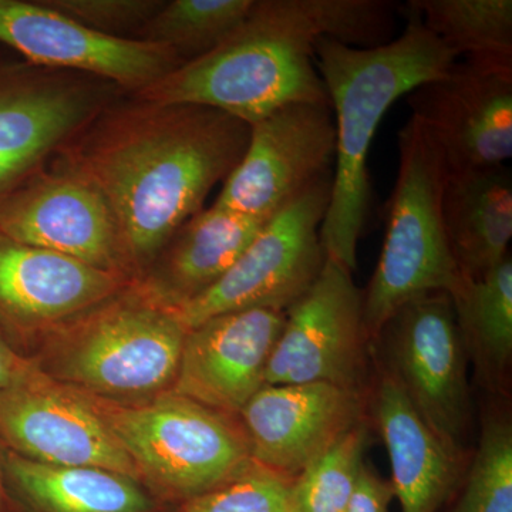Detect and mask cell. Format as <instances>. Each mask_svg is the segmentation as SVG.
I'll use <instances>...</instances> for the list:
<instances>
[{"label": "cell", "instance_id": "ffe728a7", "mask_svg": "<svg viewBox=\"0 0 512 512\" xmlns=\"http://www.w3.org/2000/svg\"><path fill=\"white\" fill-rule=\"evenodd\" d=\"M265 222L212 205L177 229L134 284L165 308H180L227 274Z\"/></svg>", "mask_w": 512, "mask_h": 512}, {"label": "cell", "instance_id": "277c9868", "mask_svg": "<svg viewBox=\"0 0 512 512\" xmlns=\"http://www.w3.org/2000/svg\"><path fill=\"white\" fill-rule=\"evenodd\" d=\"M187 329L136 284L50 332L42 372L77 392L138 397L173 387ZM35 362V360H33Z\"/></svg>", "mask_w": 512, "mask_h": 512}, {"label": "cell", "instance_id": "ba28073f", "mask_svg": "<svg viewBox=\"0 0 512 512\" xmlns=\"http://www.w3.org/2000/svg\"><path fill=\"white\" fill-rule=\"evenodd\" d=\"M332 181L333 174L320 178L272 215L217 284L173 309L184 328L245 309L288 311L311 288L325 264L319 231Z\"/></svg>", "mask_w": 512, "mask_h": 512}, {"label": "cell", "instance_id": "9a60e30c", "mask_svg": "<svg viewBox=\"0 0 512 512\" xmlns=\"http://www.w3.org/2000/svg\"><path fill=\"white\" fill-rule=\"evenodd\" d=\"M412 117L448 173L504 165L512 156V69L458 62L407 94Z\"/></svg>", "mask_w": 512, "mask_h": 512}, {"label": "cell", "instance_id": "8992f818", "mask_svg": "<svg viewBox=\"0 0 512 512\" xmlns=\"http://www.w3.org/2000/svg\"><path fill=\"white\" fill-rule=\"evenodd\" d=\"M94 404L160 503L183 504L252 461L238 419L170 390L137 406Z\"/></svg>", "mask_w": 512, "mask_h": 512}, {"label": "cell", "instance_id": "8fae6325", "mask_svg": "<svg viewBox=\"0 0 512 512\" xmlns=\"http://www.w3.org/2000/svg\"><path fill=\"white\" fill-rule=\"evenodd\" d=\"M0 234L133 281L109 205L63 158L0 194Z\"/></svg>", "mask_w": 512, "mask_h": 512}, {"label": "cell", "instance_id": "f1b7e54d", "mask_svg": "<svg viewBox=\"0 0 512 512\" xmlns=\"http://www.w3.org/2000/svg\"><path fill=\"white\" fill-rule=\"evenodd\" d=\"M43 3L86 28L116 37H124L121 33L127 30L140 33L164 5L160 0H43Z\"/></svg>", "mask_w": 512, "mask_h": 512}, {"label": "cell", "instance_id": "e0dca14e", "mask_svg": "<svg viewBox=\"0 0 512 512\" xmlns=\"http://www.w3.org/2000/svg\"><path fill=\"white\" fill-rule=\"evenodd\" d=\"M367 417V393L326 383L264 384L238 421L252 461L295 480Z\"/></svg>", "mask_w": 512, "mask_h": 512}, {"label": "cell", "instance_id": "484cf974", "mask_svg": "<svg viewBox=\"0 0 512 512\" xmlns=\"http://www.w3.org/2000/svg\"><path fill=\"white\" fill-rule=\"evenodd\" d=\"M447 512H512V420L507 407L481 417L477 447Z\"/></svg>", "mask_w": 512, "mask_h": 512}, {"label": "cell", "instance_id": "7a4b0ae2", "mask_svg": "<svg viewBox=\"0 0 512 512\" xmlns=\"http://www.w3.org/2000/svg\"><path fill=\"white\" fill-rule=\"evenodd\" d=\"M393 10L382 0H255L242 25L217 49L133 97L211 107L249 126L288 104L330 107L316 69V42L382 46L392 40Z\"/></svg>", "mask_w": 512, "mask_h": 512}, {"label": "cell", "instance_id": "1f68e13d", "mask_svg": "<svg viewBox=\"0 0 512 512\" xmlns=\"http://www.w3.org/2000/svg\"><path fill=\"white\" fill-rule=\"evenodd\" d=\"M0 512H18L6 485L5 473H3V446L0 444Z\"/></svg>", "mask_w": 512, "mask_h": 512}, {"label": "cell", "instance_id": "4316f807", "mask_svg": "<svg viewBox=\"0 0 512 512\" xmlns=\"http://www.w3.org/2000/svg\"><path fill=\"white\" fill-rule=\"evenodd\" d=\"M369 421L336 441L292 481L293 512H345L355 494L369 441Z\"/></svg>", "mask_w": 512, "mask_h": 512}, {"label": "cell", "instance_id": "2e32d148", "mask_svg": "<svg viewBox=\"0 0 512 512\" xmlns=\"http://www.w3.org/2000/svg\"><path fill=\"white\" fill-rule=\"evenodd\" d=\"M131 284L126 276L0 234V333L19 355Z\"/></svg>", "mask_w": 512, "mask_h": 512}, {"label": "cell", "instance_id": "603a6c76", "mask_svg": "<svg viewBox=\"0 0 512 512\" xmlns=\"http://www.w3.org/2000/svg\"><path fill=\"white\" fill-rule=\"evenodd\" d=\"M458 332L481 384L504 392L512 362V259L478 278L461 276L450 293Z\"/></svg>", "mask_w": 512, "mask_h": 512}, {"label": "cell", "instance_id": "5bb4252c", "mask_svg": "<svg viewBox=\"0 0 512 512\" xmlns=\"http://www.w3.org/2000/svg\"><path fill=\"white\" fill-rule=\"evenodd\" d=\"M0 42L35 66L99 77L133 94L183 66L171 47L103 35L43 0H0Z\"/></svg>", "mask_w": 512, "mask_h": 512}, {"label": "cell", "instance_id": "f546056e", "mask_svg": "<svg viewBox=\"0 0 512 512\" xmlns=\"http://www.w3.org/2000/svg\"><path fill=\"white\" fill-rule=\"evenodd\" d=\"M393 500L390 481L380 477L375 467L365 461L355 494L345 512H389Z\"/></svg>", "mask_w": 512, "mask_h": 512}, {"label": "cell", "instance_id": "d6986e66", "mask_svg": "<svg viewBox=\"0 0 512 512\" xmlns=\"http://www.w3.org/2000/svg\"><path fill=\"white\" fill-rule=\"evenodd\" d=\"M373 360L376 373L367 392V416L386 446L394 498L402 512H439L456 494L470 457L448 450L396 380Z\"/></svg>", "mask_w": 512, "mask_h": 512}, {"label": "cell", "instance_id": "3957f363", "mask_svg": "<svg viewBox=\"0 0 512 512\" xmlns=\"http://www.w3.org/2000/svg\"><path fill=\"white\" fill-rule=\"evenodd\" d=\"M402 35L382 46L353 47L332 39L315 46L316 69L335 113L336 157L328 211L320 225L325 258L357 268V247L369 214L367 158L377 127L394 101L443 76L457 57L402 6Z\"/></svg>", "mask_w": 512, "mask_h": 512}, {"label": "cell", "instance_id": "9c48e42d", "mask_svg": "<svg viewBox=\"0 0 512 512\" xmlns=\"http://www.w3.org/2000/svg\"><path fill=\"white\" fill-rule=\"evenodd\" d=\"M120 92L87 74L0 63V194L72 143Z\"/></svg>", "mask_w": 512, "mask_h": 512}, {"label": "cell", "instance_id": "4fadbf2b", "mask_svg": "<svg viewBox=\"0 0 512 512\" xmlns=\"http://www.w3.org/2000/svg\"><path fill=\"white\" fill-rule=\"evenodd\" d=\"M0 444L53 466L99 467L140 483L133 460L93 400L37 367L0 389Z\"/></svg>", "mask_w": 512, "mask_h": 512}, {"label": "cell", "instance_id": "44dd1931", "mask_svg": "<svg viewBox=\"0 0 512 512\" xmlns=\"http://www.w3.org/2000/svg\"><path fill=\"white\" fill-rule=\"evenodd\" d=\"M3 473L18 512H171L143 484L104 468L53 466L3 447Z\"/></svg>", "mask_w": 512, "mask_h": 512}, {"label": "cell", "instance_id": "cb8c5ba5", "mask_svg": "<svg viewBox=\"0 0 512 512\" xmlns=\"http://www.w3.org/2000/svg\"><path fill=\"white\" fill-rule=\"evenodd\" d=\"M404 8L457 60L512 69L511 0H410Z\"/></svg>", "mask_w": 512, "mask_h": 512}, {"label": "cell", "instance_id": "ac0fdd59", "mask_svg": "<svg viewBox=\"0 0 512 512\" xmlns=\"http://www.w3.org/2000/svg\"><path fill=\"white\" fill-rule=\"evenodd\" d=\"M284 322L285 312L245 309L188 329L170 392L238 419L266 384V366Z\"/></svg>", "mask_w": 512, "mask_h": 512}, {"label": "cell", "instance_id": "7402d4cb", "mask_svg": "<svg viewBox=\"0 0 512 512\" xmlns=\"http://www.w3.org/2000/svg\"><path fill=\"white\" fill-rule=\"evenodd\" d=\"M443 221L463 278H478L503 262L512 238L511 171L505 165L447 171Z\"/></svg>", "mask_w": 512, "mask_h": 512}, {"label": "cell", "instance_id": "52a82bcc", "mask_svg": "<svg viewBox=\"0 0 512 512\" xmlns=\"http://www.w3.org/2000/svg\"><path fill=\"white\" fill-rule=\"evenodd\" d=\"M370 346L444 446L458 457H470L468 357L451 296L431 292L404 303Z\"/></svg>", "mask_w": 512, "mask_h": 512}, {"label": "cell", "instance_id": "7c38bea8", "mask_svg": "<svg viewBox=\"0 0 512 512\" xmlns=\"http://www.w3.org/2000/svg\"><path fill=\"white\" fill-rule=\"evenodd\" d=\"M249 127L244 157L222 184L214 207L268 221L333 174L336 128L329 106L288 104Z\"/></svg>", "mask_w": 512, "mask_h": 512}, {"label": "cell", "instance_id": "d4e9b609", "mask_svg": "<svg viewBox=\"0 0 512 512\" xmlns=\"http://www.w3.org/2000/svg\"><path fill=\"white\" fill-rule=\"evenodd\" d=\"M255 0H173L141 30V39L171 47L183 64L217 49L242 25Z\"/></svg>", "mask_w": 512, "mask_h": 512}, {"label": "cell", "instance_id": "6da1fadb", "mask_svg": "<svg viewBox=\"0 0 512 512\" xmlns=\"http://www.w3.org/2000/svg\"><path fill=\"white\" fill-rule=\"evenodd\" d=\"M245 121L195 104L114 101L57 156L109 205L136 282L247 150Z\"/></svg>", "mask_w": 512, "mask_h": 512}, {"label": "cell", "instance_id": "5b68a950", "mask_svg": "<svg viewBox=\"0 0 512 512\" xmlns=\"http://www.w3.org/2000/svg\"><path fill=\"white\" fill-rule=\"evenodd\" d=\"M446 177L440 148L410 117L399 133V173L382 252L363 291V322L370 343L404 303L431 292L450 295L460 282L443 221Z\"/></svg>", "mask_w": 512, "mask_h": 512}, {"label": "cell", "instance_id": "83f0119b", "mask_svg": "<svg viewBox=\"0 0 512 512\" xmlns=\"http://www.w3.org/2000/svg\"><path fill=\"white\" fill-rule=\"evenodd\" d=\"M292 481L251 461L237 476L171 512H293Z\"/></svg>", "mask_w": 512, "mask_h": 512}, {"label": "cell", "instance_id": "30bf717a", "mask_svg": "<svg viewBox=\"0 0 512 512\" xmlns=\"http://www.w3.org/2000/svg\"><path fill=\"white\" fill-rule=\"evenodd\" d=\"M370 356L363 291L352 272L325 258L311 288L285 312L265 383H326L367 393Z\"/></svg>", "mask_w": 512, "mask_h": 512}, {"label": "cell", "instance_id": "4dcf8cb0", "mask_svg": "<svg viewBox=\"0 0 512 512\" xmlns=\"http://www.w3.org/2000/svg\"><path fill=\"white\" fill-rule=\"evenodd\" d=\"M33 366L35 362L29 357L19 355L0 333V389L19 382L28 375Z\"/></svg>", "mask_w": 512, "mask_h": 512}]
</instances>
